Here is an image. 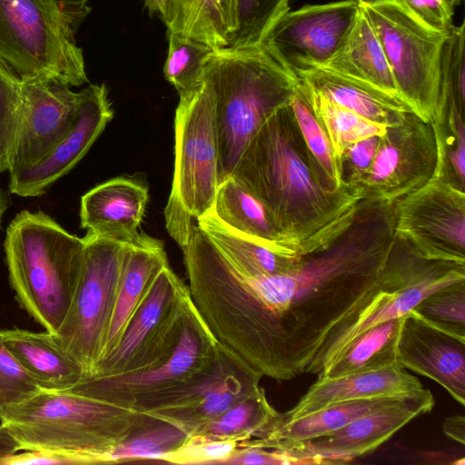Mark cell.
I'll list each match as a JSON object with an SVG mask.
<instances>
[{"instance_id": "27", "label": "cell", "mask_w": 465, "mask_h": 465, "mask_svg": "<svg viewBox=\"0 0 465 465\" xmlns=\"http://www.w3.org/2000/svg\"><path fill=\"white\" fill-rule=\"evenodd\" d=\"M196 221L198 227L225 258L245 274L271 276L284 273L301 257L272 249L238 232L219 220L213 208Z\"/></svg>"}, {"instance_id": "8", "label": "cell", "mask_w": 465, "mask_h": 465, "mask_svg": "<svg viewBox=\"0 0 465 465\" xmlns=\"http://www.w3.org/2000/svg\"><path fill=\"white\" fill-rule=\"evenodd\" d=\"M465 281V262L430 259L395 233L376 294L330 334L306 373L320 374L358 335L410 312L423 298L449 284Z\"/></svg>"}, {"instance_id": "22", "label": "cell", "mask_w": 465, "mask_h": 465, "mask_svg": "<svg viewBox=\"0 0 465 465\" xmlns=\"http://www.w3.org/2000/svg\"><path fill=\"white\" fill-rule=\"evenodd\" d=\"M148 202V187L116 177L100 183L81 198L80 223L87 232L128 244L140 234Z\"/></svg>"}, {"instance_id": "33", "label": "cell", "mask_w": 465, "mask_h": 465, "mask_svg": "<svg viewBox=\"0 0 465 465\" xmlns=\"http://www.w3.org/2000/svg\"><path fill=\"white\" fill-rule=\"evenodd\" d=\"M291 0H236V28L228 47H261L275 23L287 12Z\"/></svg>"}, {"instance_id": "48", "label": "cell", "mask_w": 465, "mask_h": 465, "mask_svg": "<svg viewBox=\"0 0 465 465\" xmlns=\"http://www.w3.org/2000/svg\"><path fill=\"white\" fill-rule=\"evenodd\" d=\"M9 204H10V203H9V199H8L6 193L0 187V227H1L2 217L5 213V212L8 209Z\"/></svg>"}, {"instance_id": "42", "label": "cell", "mask_w": 465, "mask_h": 465, "mask_svg": "<svg viewBox=\"0 0 465 465\" xmlns=\"http://www.w3.org/2000/svg\"><path fill=\"white\" fill-rule=\"evenodd\" d=\"M222 464L230 465H301L317 464L312 459L287 450L243 447L232 453Z\"/></svg>"}, {"instance_id": "16", "label": "cell", "mask_w": 465, "mask_h": 465, "mask_svg": "<svg viewBox=\"0 0 465 465\" xmlns=\"http://www.w3.org/2000/svg\"><path fill=\"white\" fill-rule=\"evenodd\" d=\"M395 233L421 255L465 262V191L436 174L392 203Z\"/></svg>"}, {"instance_id": "25", "label": "cell", "mask_w": 465, "mask_h": 465, "mask_svg": "<svg viewBox=\"0 0 465 465\" xmlns=\"http://www.w3.org/2000/svg\"><path fill=\"white\" fill-rule=\"evenodd\" d=\"M298 78L331 103L386 127L400 124L411 111L400 97L322 67Z\"/></svg>"}, {"instance_id": "30", "label": "cell", "mask_w": 465, "mask_h": 465, "mask_svg": "<svg viewBox=\"0 0 465 465\" xmlns=\"http://www.w3.org/2000/svg\"><path fill=\"white\" fill-rule=\"evenodd\" d=\"M305 87L313 114L330 140L338 169L343 153L351 144L369 136L382 135L385 133L386 126L339 106L307 85Z\"/></svg>"}, {"instance_id": "38", "label": "cell", "mask_w": 465, "mask_h": 465, "mask_svg": "<svg viewBox=\"0 0 465 465\" xmlns=\"http://www.w3.org/2000/svg\"><path fill=\"white\" fill-rule=\"evenodd\" d=\"M246 440L242 438L210 439L190 435L176 450L163 458L162 462L172 464H222L241 448Z\"/></svg>"}, {"instance_id": "7", "label": "cell", "mask_w": 465, "mask_h": 465, "mask_svg": "<svg viewBox=\"0 0 465 465\" xmlns=\"http://www.w3.org/2000/svg\"><path fill=\"white\" fill-rule=\"evenodd\" d=\"M80 92L40 78H22L0 62V173L42 161L75 123Z\"/></svg>"}, {"instance_id": "34", "label": "cell", "mask_w": 465, "mask_h": 465, "mask_svg": "<svg viewBox=\"0 0 465 465\" xmlns=\"http://www.w3.org/2000/svg\"><path fill=\"white\" fill-rule=\"evenodd\" d=\"M213 50L196 39L168 32V52L163 74L179 95L198 84L203 64Z\"/></svg>"}, {"instance_id": "4", "label": "cell", "mask_w": 465, "mask_h": 465, "mask_svg": "<svg viewBox=\"0 0 465 465\" xmlns=\"http://www.w3.org/2000/svg\"><path fill=\"white\" fill-rule=\"evenodd\" d=\"M149 415L72 391H40L0 415L22 450L78 457L83 464H107L109 454Z\"/></svg>"}, {"instance_id": "45", "label": "cell", "mask_w": 465, "mask_h": 465, "mask_svg": "<svg viewBox=\"0 0 465 465\" xmlns=\"http://www.w3.org/2000/svg\"><path fill=\"white\" fill-rule=\"evenodd\" d=\"M442 430L446 436L454 441L465 444V417L455 414L447 417L442 423Z\"/></svg>"}, {"instance_id": "32", "label": "cell", "mask_w": 465, "mask_h": 465, "mask_svg": "<svg viewBox=\"0 0 465 465\" xmlns=\"http://www.w3.org/2000/svg\"><path fill=\"white\" fill-rule=\"evenodd\" d=\"M278 411L268 401L265 391L246 398L190 435L210 439L242 438L246 442L260 435L276 418Z\"/></svg>"}, {"instance_id": "11", "label": "cell", "mask_w": 465, "mask_h": 465, "mask_svg": "<svg viewBox=\"0 0 465 465\" xmlns=\"http://www.w3.org/2000/svg\"><path fill=\"white\" fill-rule=\"evenodd\" d=\"M190 300L188 286L170 265L163 268L117 345L88 378L144 372L166 361L179 343Z\"/></svg>"}, {"instance_id": "29", "label": "cell", "mask_w": 465, "mask_h": 465, "mask_svg": "<svg viewBox=\"0 0 465 465\" xmlns=\"http://www.w3.org/2000/svg\"><path fill=\"white\" fill-rule=\"evenodd\" d=\"M403 316L376 324L354 338L320 374L318 380L376 371L397 363Z\"/></svg>"}, {"instance_id": "37", "label": "cell", "mask_w": 465, "mask_h": 465, "mask_svg": "<svg viewBox=\"0 0 465 465\" xmlns=\"http://www.w3.org/2000/svg\"><path fill=\"white\" fill-rule=\"evenodd\" d=\"M236 28V0H205L193 38L210 47H228Z\"/></svg>"}, {"instance_id": "3", "label": "cell", "mask_w": 465, "mask_h": 465, "mask_svg": "<svg viewBox=\"0 0 465 465\" xmlns=\"http://www.w3.org/2000/svg\"><path fill=\"white\" fill-rule=\"evenodd\" d=\"M199 80L213 104L220 185L232 176L245 147L266 119L291 104L300 80L262 46L213 49Z\"/></svg>"}, {"instance_id": "20", "label": "cell", "mask_w": 465, "mask_h": 465, "mask_svg": "<svg viewBox=\"0 0 465 465\" xmlns=\"http://www.w3.org/2000/svg\"><path fill=\"white\" fill-rule=\"evenodd\" d=\"M397 363L433 380L465 405V340L431 326L410 311L398 340Z\"/></svg>"}, {"instance_id": "9", "label": "cell", "mask_w": 465, "mask_h": 465, "mask_svg": "<svg viewBox=\"0 0 465 465\" xmlns=\"http://www.w3.org/2000/svg\"><path fill=\"white\" fill-rule=\"evenodd\" d=\"M76 288L55 333L62 347L91 377L100 360L115 304L126 244L87 232Z\"/></svg>"}, {"instance_id": "18", "label": "cell", "mask_w": 465, "mask_h": 465, "mask_svg": "<svg viewBox=\"0 0 465 465\" xmlns=\"http://www.w3.org/2000/svg\"><path fill=\"white\" fill-rule=\"evenodd\" d=\"M74 124L37 164L10 174L9 191L23 197L46 193L85 155L114 116L106 86L90 84L80 91Z\"/></svg>"}, {"instance_id": "21", "label": "cell", "mask_w": 465, "mask_h": 465, "mask_svg": "<svg viewBox=\"0 0 465 465\" xmlns=\"http://www.w3.org/2000/svg\"><path fill=\"white\" fill-rule=\"evenodd\" d=\"M394 364L376 371L318 380L291 410L276 420H292L340 402L377 398H426L430 391L412 374Z\"/></svg>"}, {"instance_id": "13", "label": "cell", "mask_w": 465, "mask_h": 465, "mask_svg": "<svg viewBox=\"0 0 465 465\" xmlns=\"http://www.w3.org/2000/svg\"><path fill=\"white\" fill-rule=\"evenodd\" d=\"M262 377L219 342L213 361L195 377L145 401L135 410L173 422L192 434L235 403L261 391Z\"/></svg>"}, {"instance_id": "43", "label": "cell", "mask_w": 465, "mask_h": 465, "mask_svg": "<svg viewBox=\"0 0 465 465\" xmlns=\"http://www.w3.org/2000/svg\"><path fill=\"white\" fill-rule=\"evenodd\" d=\"M205 0H167L163 22L168 32L193 38Z\"/></svg>"}, {"instance_id": "10", "label": "cell", "mask_w": 465, "mask_h": 465, "mask_svg": "<svg viewBox=\"0 0 465 465\" xmlns=\"http://www.w3.org/2000/svg\"><path fill=\"white\" fill-rule=\"evenodd\" d=\"M361 7L381 41L400 97L414 114L433 124L447 33L427 27L395 0Z\"/></svg>"}, {"instance_id": "40", "label": "cell", "mask_w": 465, "mask_h": 465, "mask_svg": "<svg viewBox=\"0 0 465 465\" xmlns=\"http://www.w3.org/2000/svg\"><path fill=\"white\" fill-rule=\"evenodd\" d=\"M427 27L448 33L453 25L454 7L461 0H395Z\"/></svg>"}, {"instance_id": "36", "label": "cell", "mask_w": 465, "mask_h": 465, "mask_svg": "<svg viewBox=\"0 0 465 465\" xmlns=\"http://www.w3.org/2000/svg\"><path fill=\"white\" fill-rule=\"evenodd\" d=\"M291 107L309 151L325 175L335 188L347 186L341 181L330 140L313 114L307 89L301 81Z\"/></svg>"}, {"instance_id": "2", "label": "cell", "mask_w": 465, "mask_h": 465, "mask_svg": "<svg viewBox=\"0 0 465 465\" xmlns=\"http://www.w3.org/2000/svg\"><path fill=\"white\" fill-rule=\"evenodd\" d=\"M264 206L299 255L330 241L353 220L358 189H337L309 151L291 104L274 111L242 153L232 176Z\"/></svg>"}, {"instance_id": "28", "label": "cell", "mask_w": 465, "mask_h": 465, "mask_svg": "<svg viewBox=\"0 0 465 465\" xmlns=\"http://www.w3.org/2000/svg\"><path fill=\"white\" fill-rule=\"evenodd\" d=\"M213 211L238 232L279 252L302 256L281 238L263 204L232 177L218 186Z\"/></svg>"}, {"instance_id": "46", "label": "cell", "mask_w": 465, "mask_h": 465, "mask_svg": "<svg viewBox=\"0 0 465 465\" xmlns=\"http://www.w3.org/2000/svg\"><path fill=\"white\" fill-rule=\"evenodd\" d=\"M18 450H22L18 441L4 425L0 424V465Z\"/></svg>"}, {"instance_id": "49", "label": "cell", "mask_w": 465, "mask_h": 465, "mask_svg": "<svg viewBox=\"0 0 465 465\" xmlns=\"http://www.w3.org/2000/svg\"><path fill=\"white\" fill-rule=\"evenodd\" d=\"M360 6H373L388 0H355Z\"/></svg>"}, {"instance_id": "23", "label": "cell", "mask_w": 465, "mask_h": 465, "mask_svg": "<svg viewBox=\"0 0 465 465\" xmlns=\"http://www.w3.org/2000/svg\"><path fill=\"white\" fill-rule=\"evenodd\" d=\"M167 266L162 241L140 233L126 244L117 297L99 361L117 345L155 278Z\"/></svg>"}, {"instance_id": "12", "label": "cell", "mask_w": 465, "mask_h": 465, "mask_svg": "<svg viewBox=\"0 0 465 465\" xmlns=\"http://www.w3.org/2000/svg\"><path fill=\"white\" fill-rule=\"evenodd\" d=\"M174 116V171L166 208L199 218L213 206L219 186V153L213 104L198 84L179 95Z\"/></svg>"}, {"instance_id": "39", "label": "cell", "mask_w": 465, "mask_h": 465, "mask_svg": "<svg viewBox=\"0 0 465 465\" xmlns=\"http://www.w3.org/2000/svg\"><path fill=\"white\" fill-rule=\"evenodd\" d=\"M42 391L0 335V415Z\"/></svg>"}, {"instance_id": "19", "label": "cell", "mask_w": 465, "mask_h": 465, "mask_svg": "<svg viewBox=\"0 0 465 465\" xmlns=\"http://www.w3.org/2000/svg\"><path fill=\"white\" fill-rule=\"evenodd\" d=\"M433 395L406 398L357 418L344 427L283 450L316 460L319 464L343 463L370 453L414 418L430 412Z\"/></svg>"}, {"instance_id": "24", "label": "cell", "mask_w": 465, "mask_h": 465, "mask_svg": "<svg viewBox=\"0 0 465 465\" xmlns=\"http://www.w3.org/2000/svg\"><path fill=\"white\" fill-rule=\"evenodd\" d=\"M0 335L42 391H70L85 378L79 363L49 331L13 328L0 331Z\"/></svg>"}, {"instance_id": "26", "label": "cell", "mask_w": 465, "mask_h": 465, "mask_svg": "<svg viewBox=\"0 0 465 465\" xmlns=\"http://www.w3.org/2000/svg\"><path fill=\"white\" fill-rule=\"evenodd\" d=\"M322 68L400 97L381 41L361 7L347 41Z\"/></svg>"}, {"instance_id": "6", "label": "cell", "mask_w": 465, "mask_h": 465, "mask_svg": "<svg viewBox=\"0 0 465 465\" xmlns=\"http://www.w3.org/2000/svg\"><path fill=\"white\" fill-rule=\"evenodd\" d=\"M89 0H0V62L22 78L88 83L75 35Z\"/></svg>"}, {"instance_id": "31", "label": "cell", "mask_w": 465, "mask_h": 465, "mask_svg": "<svg viewBox=\"0 0 465 465\" xmlns=\"http://www.w3.org/2000/svg\"><path fill=\"white\" fill-rule=\"evenodd\" d=\"M190 433L183 428L149 415L146 422L119 444L108 456L107 464L148 460L162 462L180 448Z\"/></svg>"}, {"instance_id": "5", "label": "cell", "mask_w": 465, "mask_h": 465, "mask_svg": "<svg viewBox=\"0 0 465 465\" xmlns=\"http://www.w3.org/2000/svg\"><path fill=\"white\" fill-rule=\"evenodd\" d=\"M85 241L42 211H21L4 241L9 282L20 306L46 331L55 333L69 310Z\"/></svg>"}, {"instance_id": "47", "label": "cell", "mask_w": 465, "mask_h": 465, "mask_svg": "<svg viewBox=\"0 0 465 465\" xmlns=\"http://www.w3.org/2000/svg\"><path fill=\"white\" fill-rule=\"evenodd\" d=\"M144 5L151 14H158L161 18L164 15L167 8V0H143Z\"/></svg>"}, {"instance_id": "1", "label": "cell", "mask_w": 465, "mask_h": 465, "mask_svg": "<svg viewBox=\"0 0 465 465\" xmlns=\"http://www.w3.org/2000/svg\"><path fill=\"white\" fill-rule=\"evenodd\" d=\"M395 237L392 203L361 200L351 223L281 274L229 268L215 291L218 321L262 377L306 373L330 334L378 292Z\"/></svg>"}, {"instance_id": "44", "label": "cell", "mask_w": 465, "mask_h": 465, "mask_svg": "<svg viewBox=\"0 0 465 465\" xmlns=\"http://www.w3.org/2000/svg\"><path fill=\"white\" fill-rule=\"evenodd\" d=\"M39 465V464H83L82 460L73 455L40 451V450H25L20 454H14L5 459L1 465Z\"/></svg>"}, {"instance_id": "14", "label": "cell", "mask_w": 465, "mask_h": 465, "mask_svg": "<svg viewBox=\"0 0 465 465\" xmlns=\"http://www.w3.org/2000/svg\"><path fill=\"white\" fill-rule=\"evenodd\" d=\"M440 151L435 127L412 111L386 128L372 163L354 185L361 199L393 203L430 182Z\"/></svg>"}, {"instance_id": "17", "label": "cell", "mask_w": 465, "mask_h": 465, "mask_svg": "<svg viewBox=\"0 0 465 465\" xmlns=\"http://www.w3.org/2000/svg\"><path fill=\"white\" fill-rule=\"evenodd\" d=\"M360 11L355 0L289 11L272 27L262 46L298 77L331 60L347 41Z\"/></svg>"}, {"instance_id": "35", "label": "cell", "mask_w": 465, "mask_h": 465, "mask_svg": "<svg viewBox=\"0 0 465 465\" xmlns=\"http://www.w3.org/2000/svg\"><path fill=\"white\" fill-rule=\"evenodd\" d=\"M411 311L431 326L465 340V281L430 293Z\"/></svg>"}, {"instance_id": "15", "label": "cell", "mask_w": 465, "mask_h": 465, "mask_svg": "<svg viewBox=\"0 0 465 465\" xmlns=\"http://www.w3.org/2000/svg\"><path fill=\"white\" fill-rule=\"evenodd\" d=\"M218 345L190 300L179 343L166 361L144 372L87 378L70 391L135 409L145 401L191 381L213 361Z\"/></svg>"}, {"instance_id": "41", "label": "cell", "mask_w": 465, "mask_h": 465, "mask_svg": "<svg viewBox=\"0 0 465 465\" xmlns=\"http://www.w3.org/2000/svg\"><path fill=\"white\" fill-rule=\"evenodd\" d=\"M381 135H372L351 144L343 153L339 170L343 183L353 186L367 173ZM357 189V188H356Z\"/></svg>"}]
</instances>
